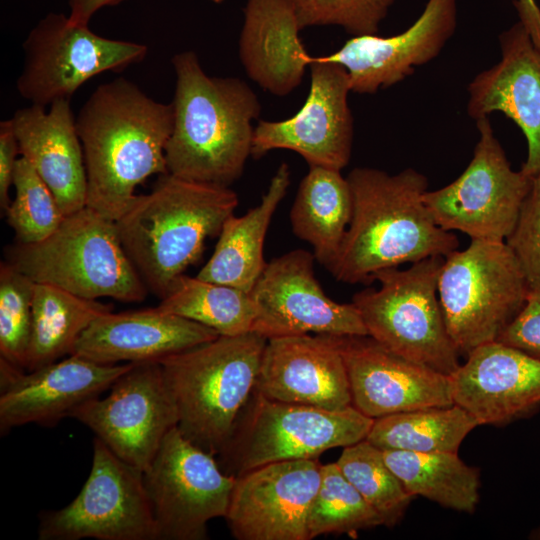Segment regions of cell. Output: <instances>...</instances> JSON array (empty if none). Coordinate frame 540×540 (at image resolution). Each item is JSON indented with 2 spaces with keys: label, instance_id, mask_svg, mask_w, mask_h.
Here are the masks:
<instances>
[{
  "label": "cell",
  "instance_id": "cell-3",
  "mask_svg": "<svg viewBox=\"0 0 540 540\" xmlns=\"http://www.w3.org/2000/svg\"><path fill=\"white\" fill-rule=\"evenodd\" d=\"M173 129L165 148L168 173L222 186L242 175L261 111L254 91L235 77H212L193 51L173 56Z\"/></svg>",
  "mask_w": 540,
  "mask_h": 540
},
{
  "label": "cell",
  "instance_id": "cell-9",
  "mask_svg": "<svg viewBox=\"0 0 540 540\" xmlns=\"http://www.w3.org/2000/svg\"><path fill=\"white\" fill-rule=\"evenodd\" d=\"M444 256H432L407 269L388 268L374 276L380 287L354 294L368 336L388 350L445 375L460 366L438 297Z\"/></svg>",
  "mask_w": 540,
  "mask_h": 540
},
{
  "label": "cell",
  "instance_id": "cell-19",
  "mask_svg": "<svg viewBox=\"0 0 540 540\" xmlns=\"http://www.w3.org/2000/svg\"><path fill=\"white\" fill-rule=\"evenodd\" d=\"M333 336L352 406L372 418L453 405L451 377L388 350L368 335Z\"/></svg>",
  "mask_w": 540,
  "mask_h": 540
},
{
  "label": "cell",
  "instance_id": "cell-35",
  "mask_svg": "<svg viewBox=\"0 0 540 540\" xmlns=\"http://www.w3.org/2000/svg\"><path fill=\"white\" fill-rule=\"evenodd\" d=\"M15 198L5 211L8 224L20 243H36L51 235L65 215L31 164L19 157L13 177Z\"/></svg>",
  "mask_w": 540,
  "mask_h": 540
},
{
  "label": "cell",
  "instance_id": "cell-39",
  "mask_svg": "<svg viewBox=\"0 0 540 540\" xmlns=\"http://www.w3.org/2000/svg\"><path fill=\"white\" fill-rule=\"evenodd\" d=\"M497 342L540 360V291L530 290L525 306Z\"/></svg>",
  "mask_w": 540,
  "mask_h": 540
},
{
  "label": "cell",
  "instance_id": "cell-26",
  "mask_svg": "<svg viewBox=\"0 0 540 540\" xmlns=\"http://www.w3.org/2000/svg\"><path fill=\"white\" fill-rule=\"evenodd\" d=\"M290 0H248L239 40L247 75L267 92L285 96L301 83L311 57Z\"/></svg>",
  "mask_w": 540,
  "mask_h": 540
},
{
  "label": "cell",
  "instance_id": "cell-33",
  "mask_svg": "<svg viewBox=\"0 0 540 540\" xmlns=\"http://www.w3.org/2000/svg\"><path fill=\"white\" fill-rule=\"evenodd\" d=\"M336 464L383 526L393 528L403 519L413 497L387 465L383 450L364 439L344 447Z\"/></svg>",
  "mask_w": 540,
  "mask_h": 540
},
{
  "label": "cell",
  "instance_id": "cell-13",
  "mask_svg": "<svg viewBox=\"0 0 540 540\" xmlns=\"http://www.w3.org/2000/svg\"><path fill=\"white\" fill-rule=\"evenodd\" d=\"M158 540H204L210 520L225 517L236 477L174 427L143 472Z\"/></svg>",
  "mask_w": 540,
  "mask_h": 540
},
{
  "label": "cell",
  "instance_id": "cell-20",
  "mask_svg": "<svg viewBox=\"0 0 540 540\" xmlns=\"http://www.w3.org/2000/svg\"><path fill=\"white\" fill-rule=\"evenodd\" d=\"M457 27V0H428L417 20L390 37L353 36L334 53L311 57L312 62L343 66L351 92L373 94L414 73L436 58Z\"/></svg>",
  "mask_w": 540,
  "mask_h": 540
},
{
  "label": "cell",
  "instance_id": "cell-15",
  "mask_svg": "<svg viewBox=\"0 0 540 540\" xmlns=\"http://www.w3.org/2000/svg\"><path fill=\"white\" fill-rule=\"evenodd\" d=\"M313 252L296 249L274 258L250 292L256 315L252 326L267 339L321 335H368L351 303L329 298L314 275Z\"/></svg>",
  "mask_w": 540,
  "mask_h": 540
},
{
  "label": "cell",
  "instance_id": "cell-18",
  "mask_svg": "<svg viewBox=\"0 0 540 540\" xmlns=\"http://www.w3.org/2000/svg\"><path fill=\"white\" fill-rule=\"evenodd\" d=\"M132 365L102 364L71 354L25 373L0 359L1 434L26 424L55 425L99 397Z\"/></svg>",
  "mask_w": 540,
  "mask_h": 540
},
{
  "label": "cell",
  "instance_id": "cell-12",
  "mask_svg": "<svg viewBox=\"0 0 540 540\" xmlns=\"http://www.w3.org/2000/svg\"><path fill=\"white\" fill-rule=\"evenodd\" d=\"M23 51L17 91L31 104L45 107L58 99H70L81 85L100 73L119 72L141 62L148 48L102 37L88 25L50 12L31 29Z\"/></svg>",
  "mask_w": 540,
  "mask_h": 540
},
{
  "label": "cell",
  "instance_id": "cell-8",
  "mask_svg": "<svg viewBox=\"0 0 540 540\" xmlns=\"http://www.w3.org/2000/svg\"><path fill=\"white\" fill-rule=\"evenodd\" d=\"M529 285L505 241L471 239L444 258L438 297L459 354L496 342L526 304Z\"/></svg>",
  "mask_w": 540,
  "mask_h": 540
},
{
  "label": "cell",
  "instance_id": "cell-17",
  "mask_svg": "<svg viewBox=\"0 0 540 540\" xmlns=\"http://www.w3.org/2000/svg\"><path fill=\"white\" fill-rule=\"evenodd\" d=\"M321 479L317 458L274 462L236 477L225 515L237 540H309Z\"/></svg>",
  "mask_w": 540,
  "mask_h": 540
},
{
  "label": "cell",
  "instance_id": "cell-11",
  "mask_svg": "<svg viewBox=\"0 0 540 540\" xmlns=\"http://www.w3.org/2000/svg\"><path fill=\"white\" fill-rule=\"evenodd\" d=\"M39 540H158L143 472L93 441L92 466L78 495L61 509L43 513Z\"/></svg>",
  "mask_w": 540,
  "mask_h": 540
},
{
  "label": "cell",
  "instance_id": "cell-16",
  "mask_svg": "<svg viewBox=\"0 0 540 540\" xmlns=\"http://www.w3.org/2000/svg\"><path fill=\"white\" fill-rule=\"evenodd\" d=\"M306 101L291 118L261 120L255 126L251 156L260 158L274 149L301 155L309 166L341 171L350 161L353 117L346 69L336 63L312 62Z\"/></svg>",
  "mask_w": 540,
  "mask_h": 540
},
{
  "label": "cell",
  "instance_id": "cell-22",
  "mask_svg": "<svg viewBox=\"0 0 540 540\" xmlns=\"http://www.w3.org/2000/svg\"><path fill=\"white\" fill-rule=\"evenodd\" d=\"M450 376L454 404L479 425H505L540 407V360L500 342L482 345Z\"/></svg>",
  "mask_w": 540,
  "mask_h": 540
},
{
  "label": "cell",
  "instance_id": "cell-29",
  "mask_svg": "<svg viewBox=\"0 0 540 540\" xmlns=\"http://www.w3.org/2000/svg\"><path fill=\"white\" fill-rule=\"evenodd\" d=\"M112 310L111 304L35 282L32 328L24 369L35 370L73 354L77 341L87 327L96 318Z\"/></svg>",
  "mask_w": 540,
  "mask_h": 540
},
{
  "label": "cell",
  "instance_id": "cell-43",
  "mask_svg": "<svg viewBox=\"0 0 540 540\" xmlns=\"http://www.w3.org/2000/svg\"><path fill=\"white\" fill-rule=\"evenodd\" d=\"M534 537L540 539V528H538L537 531L534 533Z\"/></svg>",
  "mask_w": 540,
  "mask_h": 540
},
{
  "label": "cell",
  "instance_id": "cell-40",
  "mask_svg": "<svg viewBox=\"0 0 540 540\" xmlns=\"http://www.w3.org/2000/svg\"><path fill=\"white\" fill-rule=\"evenodd\" d=\"M20 157L19 145L11 120L0 123V206L6 211L11 203L9 189L17 160Z\"/></svg>",
  "mask_w": 540,
  "mask_h": 540
},
{
  "label": "cell",
  "instance_id": "cell-10",
  "mask_svg": "<svg viewBox=\"0 0 540 540\" xmlns=\"http://www.w3.org/2000/svg\"><path fill=\"white\" fill-rule=\"evenodd\" d=\"M473 157L450 184L424 194L438 226L471 239L505 241L512 232L533 177L513 170L488 117L476 120Z\"/></svg>",
  "mask_w": 540,
  "mask_h": 540
},
{
  "label": "cell",
  "instance_id": "cell-27",
  "mask_svg": "<svg viewBox=\"0 0 540 540\" xmlns=\"http://www.w3.org/2000/svg\"><path fill=\"white\" fill-rule=\"evenodd\" d=\"M289 184L290 170L287 163H282L260 203L224 222L215 250L198 278L251 292L267 265L263 255L266 233Z\"/></svg>",
  "mask_w": 540,
  "mask_h": 540
},
{
  "label": "cell",
  "instance_id": "cell-32",
  "mask_svg": "<svg viewBox=\"0 0 540 540\" xmlns=\"http://www.w3.org/2000/svg\"><path fill=\"white\" fill-rule=\"evenodd\" d=\"M158 307L227 336L250 332L256 315L250 293L184 274L174 280Z\"/></svg>",
  "mask_w": 540,
  "mask_h": 540
},
{
  "label": "cell",
  "instance_id": "cell-36",
  "mask_svg": "<svg viewBox=\"0 0 540 540\" xmlns=\"http://www.w3.org/2000/svg\"><path fill=\"white\" fill-rule=\"evenodd\" d=\"M35 282L6 261L0 264V355L24 369L32 328Z\"/></svg>",
  "mask_w": 540,
  "mask_h": 540
},
{
  "label": "cell",
  "instance_id": "cell-31",
  "mask_svg": "<svg viewBox=\"0 0 540 540\" xmlns=\"http://www.w3.org/2000/svg\"><path fill=\"white\" fill-rule=\"evenodd\" d=\"M478 425L468 411L456 404L422 408L374 419L366 440L381 450L458 452Z\"/></svg>",
  "mask_w": 540,
  "mask_h": 540
},
{
  "label": "cell",
  "instance_id": "cell-7",
  "mask_svg": "<svg viewBox=\"0 0 540 540\" xmlns=\"http://www.w3.org/2000/svg\"><path fill=\"white\" fill-rule=\"evenodd\" d=\"M374 419L355 407L326 409L272 400L254 389L220 449L235 477L274 462L318 458L366 439Z\"/></svg>",
  "mask_w": 540,
  "mask_h": 540
},
{
  "label": "cell",
  "instance_id": "cell-42",
  "mask_svg": "<svg viewBox=\"0 0 540 540\" xmlns=\"http://www.w3.org/2000/svg\"><path fill=\"white\" fill-rule=\"evenodd\" d=\"M519 22L524 26L534 44L540 48V8L535 0H515Z\"/></svg>",
  "mask_w": 540,
  "mask_h": 540
},
{
  "label": "cell",
  "instance_id": "cell-23",
  "mask_svg": "<svg viewBox=\"0 0 540 540\" xmlns=\"http://www.w3.org/2000/svg\"><path fill=\"white\" fill-rule=\"evenodd\" d=\"M255 390L287 403L326 409L352 405L346 366L332 335L268 339Z\"/></svg>",
  "mask_w": 540,
  "mask_h": 540
},
{
  "label": "cell",
  "instance_id": "cell-37",
  "mask_svg": "<svg viewBox=\"0 0 540 540\" xmlns=\"http://www.w3.org/2000/svg\"><path fill=\"white\" fill-rule=\"evenodd\" d=\"M301 29L337 25L353 36L378 32L395 0H290Z\"/></svg>",
  "mask_w": 540,
  "mask_h": 540
},
{
  "label": "cell",
  "instance_id": "cell-5",
  "mask_svg": "<svg viewBox=\"0 0 540 540\" xmlns=\"http://www.w3.org/2000/svg\"><path fill=\"white\" fill-rule=\"evenodd\" d=\"M267 341L252 331L219 335L159 362L186 439L219 453L255 389Z\"/></svg>",
  "mask_w": 540,
  "mask_h": 540
},
{
  "label": "cell",
  "instance_id": "cell-1",
  "mask_svg": "<svg viewBox=\"0 0 540 540\" xmlns=\"http://www.w3.org/2000/svg\"><path fill=\"white\" fill-rule=\"evenodd\" d=\"M172 103L157 102L131 81L99 85L75 117L87 175L86 206L117 221L154 174H168L165 148Z\"/></svg>",
  "mask_w": 540,
  "mask_h": 540
},
{
  "label": "cell",
  "instance_id": "cell-41",
  "mask_svg": "<svg viewBox=\"0 0 540 540\" xmlns=\"http://www.w3.org/2000/svg\"><path fill=\"white\" fill-rule=\"evenodd\" d=\"M125 0H68L69 19L76 24L88 25L93 15L100 9L115 6ZM221 3L224 0H210Z\"/></svg>",
  "mask_w": 540,
  "mask_h": 540
},
{
  "label": "cell",
  "instance_id": "cell-25",
  "mask_svg": "<svg viewBox=\"0 0 540 540\" xmlns=\"http://www.w3.org/2000/svg\"><path fill=\"white\" fill-rule=\"evenodd\" d=\"M10 120L20 156L52 191L63 214L84 208L87 175L70 99H58L48 110L31 104L18 109Z\"/></svg>",
  "mask_w": 540,
  "mask_h": 540
},
{
  "label": "cell",
  "instance_id": "cell-24",
  "mask_svg": "<svg viewBox=\"0 0 540 540\" xmlns=\"http://www.w3.org/2000/svg\"><path fill=\"white\" fill-rule=\"evenodd\" d=\"M218 336L214 329L158 306L111 311L87 327L73 354L102 364L160 362Z\"/></svg>",
  "mask_w": 540,
  "mask_h": 540
},
{
  "label": "cell",
  "instance_id": "cell-2",
  "mask_svg": "<svg viewBox=\"0 0 540 540\" xmlns=\"http://www.w3.org/2000/svg\"><path fill=\"white\" fill-rule=\"evenodd\" d=\"M346 178L353 213L328 270L337 281L368 284L379 271L458 248L456 235L436 224L424 202L428 181L422 173L357 167Z\"/></svg>",
  "mask_w": 540,
  "mask_h": 540
},
{
  "label": "cell",
  "instance_id": "cell-6",
  "mask_svg": "<svg viewBox=\"0 0 540 540\" xmlns=\"http://www.w3.org/2000/svg\"><path fill=\"white\" fill-rule=\"evenodd\" d=\"M6 262L36 283L87 299L140 302L149 291L123 248L116 221L87 206L65 216L44 240L7 247Z\"/></svg>",
  "mask_w": 540,
  "mask_h": 540
},
{
  "label": "cell",
  "instance_id": "cell-30",
  "mask_svg": "<svg viewBox=\"0 0 540 540\" xmlns=\"http://www.w3.org/2000/svg\"><path fill=\"white\" fill-rule=\"evenodd\" d=\"M384 459L406 491L458 512L473 513L480 499V472L458 452L383 450Z\"/></svg>",
  "mask_w": 540,
  "mask_h": 540
},
{
  "label": "cell",
  "instance_id": "cell-34",
  "mask_svg": "<svg viewBox=\"0 0 540 540\" xmlns=\"http://www.w3.org/2000/svg\"><path fill=\"white\" fill-rule=\"evenodd\" d=\"M383 525L381 517L343 475L338 465H321V479L307 518L309 540L326 534L356 535Z\"/></svg>",
  "mask_w": 540,
  "mask_h": 540
},
{
  "label": "cell",
  "instance_id": "cell-28",
  "mask_svg": "<svg viewBox=\"0 0 540 540\" xmlns=\"http://www.w3.org/2000/svg\"><path fill=\"white\" fill-rule=\"evenodd\" d=\"M353 213V198L341 171L309 166L290 211L293 233L313 248L327 270L337 258Z\"/></svg>",
  "mask_w": 540,
  "mask_h": 540
},
{
  "label": "cell",
  "instance_id": "cell-38",
  "mask_svg": "<svg viewBox=\"0 0 540 540\" xmlns=\"http://www.w3.org/2000/svg\"><path fill=\"white\" fill-rule=\"evenodd\" d=\"M505 242L519 262L530 290L540 291V173L533 177L516 224Z\"/></svg>",
  "mask_w": 540,
  "mask_h": 540
},
{
  "label": "cell",
  "instance_id": "cell-14",
  "mask_svg": "<svg viewBox=\"0 0 540 540\" xmlns=\"http://www.w3.org/2000/svg\"><path fill=\"white\" fill-rule=\"evenodd\" d=\"M70 417L142 472L178 424L177 408L159 362L133 363L106 397L83 403Z\"/></svg>",
  "mask_w": 540,
  "mask_h": 540
},
{
  "label": "cell",
  "instance_id": "cell-4",
  "mask_svg": "<svg viewBox=\"0 0 540 540\" xmlns=\"http://www.w3.org/2000/svg\"><path fill=\"white\" fill-rule=\"evenodd\" d=\"M238 195L228 186L160 175L116 221L121 243L146 287L162 299L171 284L220 234Z\"/></svg>",
  "mask_w": 540,
  "mask_h": 540
},
{
  "label": "cell",
  "instance_id": "cell-21",
  "mask_svg": "<svg viewBox=\"0 0 540 540\" xmlns=\"http://www.w3.org/2000/svg\"><path fill=\"white\" fill-rule=\"evenodd\" d=\"M501 58L468 86L467 111L477 120L501 112L523 132L527 157L521 170L540 173V48L518 21L499 37Z\"/></svg>",
  "mask_w": 540,
  "mask_h": 540
}]
</instances>
